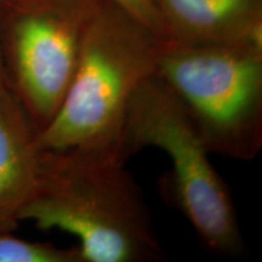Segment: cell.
<instances>
[{"label": "cell", "mask_w": 262, "mask_h": 262, "mask_svg": "<svg viewBox=\"0 0 262 262\" xmlns=\"http://www.w3.org/2000/svg\"><path fill=\"white\" fill-rule=\"evenodd\" d=\"M35 135L17 97L8 84L0 86V233L17 229L32 195L39 157Z\"/></svg>", "instance_id": "cell-7"}, {"label": "cell", "mask_w": 262, "mask_h": 262, "mask_svg": "<svg viewBox=\"0 0 262 262\" xmlns=\"http://www.w3.org/2000/svg\"><path fill=\"white\" fill-rule=\"evenodd\" d=\"M125 164L106 150L39 149L19 220L74 235L85 262L164 261L149 208Z\"/></svg>", "instance_id": "cell-1"}, {"label": "cell", "mask_w": 262, "mask_h": 262, "mask_svg": "<svg viewBox=\"0 0 262 262\" xmlns=\"http://www.w3.org/2000/svg\"><path fill=\"white\" fill-rule=\"evenodd\" d=\"M156 147L171 162L170 198L211 253L237 256L244 243L228 185L209 159V150L185 108L157 73L146 78L131 97L119 157Z\"/></svg>", "instance_id": "cell-4"}, {"label": "cell", "mask_w": 262, "mask_h": 262, "mask_svg": "<svg viewBox=\"0 0 262 262\" xmlns=\"http://www.w3.org/2000/svg\"><path fill=\"white\" fill-rule=\"evenodd\" d=\"M162 40L114 0H100L63 101L35 135L37 148L98 149L120 159L127 107L140 84L156 73Z\"/></svg>", "instance_id": "cell-2"}, {"label": "cell", "mask_w": 262, "mask_h": 262, "mask_svg": "<svg viewBox=\"0 0 262 262\" xmlns=\"http://www.w3.org/2000/svg\"><path fill=\"white\" fill-rule=\"evenodd\" d=\"M3 85H6V79H5L4 68H3V63H2V56H0V86H3Z\"/></svg>", "instance_id": "cell-10"}, {"label": "cell", "mask_w": 262, "mask_h": 262, "mask_svg": "<svg viewBox=\"0 0 262 262\" xmlns=\"http://www.w3.org/2000/svg\"><path fill=\"white\" fill-rule=\"evenodd\" d=\"M159 75L210 155L253 160L262 148V41L191 44L163 39Z\"/></svg>", "instance_id": "cell-3"}, {"label": "cell", "mask_w": 262, "mask_h": 262, "mask_svg": "<svg viewBox=\"0 0 262 262\" xmlns=\"http://www.w3.org/2000/svg\"><path fill=\"white\" fill-rule=\"evenodd\" d=\"M0 262H85L78 245L61 248L52 243L28 242L0 233Z\"/></svg>", "instance_id": "cell-8"}, {"label": "cell", "mask_w": 262, "mask_h": 262, "mask_svg": "<svg viewBox=\"0 0 262 262\" xmlns=\"http://www.w3.org/2000/svg\"><path fill=\"white\" fill-rule=\"evenodd\" d=\"M163 39L191 44L262 41V0H153Z\"/></svg>", "instance_id": "cell-6"}, {"label": "cell", "mask_w": 262, "mask_h": 262, "mask_svg": "<svg viewBox=\"0 0 262 262\" xmlns=\"http://www.w3.org/2000/svg\"><path fill=\"white\" fill-rule=\"evenodd\" d=\"M163 38V26L153 0H114Z\"/></svg>", "instance_id": "cell-9"}, {"label": "cell", "mask_w": 262, "mask_h": 262, "mask_svg": "<svg viewBox=\"0 0 262 262\" xmlns=\"http://www.w3.org/2000/svg\"><path fill=\"white\" fill-rule=\"evenodd\" d=\"M100 0H0V56L6 84L34 130L57 113Z\"/></svg>", "instance_id": "cell-5"}]
</instances>
